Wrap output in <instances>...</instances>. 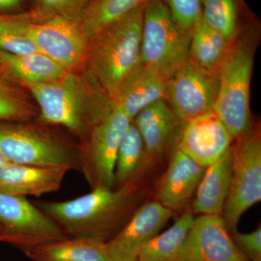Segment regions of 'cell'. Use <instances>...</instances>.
I'll return each mask as SVG.
<instances>
[{
	"label": "cell",
	"instance_id": "1",
	"mask_svg": "<svg viewBox=\"0 0 261 261\" xmlns=\"http://www.w3.org/2000/svg\"><path fill=\"white\" fill-rule=\"evenodd\" d=\"M145 190L139 178L116 189L97 188L66 201L34 202L65 234L109 241L142 205Z\"/></svg>",
	"mask_w": 261,
	"mask_h": 261
},
{
	"label": "cell",
	"instance_id": "2",
	"mask_svg": "<svg viewBox=\"0 0 261 261\" xmlns=\"http://www.w3.org/2000/svg\"><path fill=\"white\" fill-rule=\"evenodd\" d=\"M145 4L103 27L89 39L85 65L92 81L111 100L143 65L140 50Z\"/></svg>",
	"mask_w": 261,
	"mask_h": 261
},
{
	"label": "cell",
	"instance_id": "3",
	"mask_svg": "<svg viewBox=\"0 0 261 261\" xmlns=\"http://www.w3.org/2000/svg\"><path fill=\"white\" fill-rule=\"evenodd\" d=\"M39 107L41 123L67 128L84 138L112 111V100L101 89H89L75 73L45 83L24 84Z\"/></svg>",
	"mask_w": 261,
	"mask_h": 261
},
{
	"label": "cell",
	"instance_id": "4",
	"mask_svg": "<svg viewBox=\"0 0 261 261\" xmlns=\"http://www.w3.org/2000/svg\"><path fill=\"white\" fill-rule=\"evenodd\" d=\"M247 38L230 44L219 68V92L214 109L233 140L252 128L250 88L254 45Z\"/></svg>",
	"mask_w": 261,
	"mask_h": 261
},
{
	"label": "cell",
	"instance_id": "5",
	"mask_svg": "<svg viewBox=\"0 0 261 261\" xmlns=\"http://www.w3.org/2000/svg\"><path fill=\"white\" fill-rule=\"evenodd\" d=\"M29 122H0V152L9 162L80 170L79 147Z\"/></svg>",
	"mask_w": 261,
	"mask_h": 261
},
{
	"label": "cell",
	"instance_id": "6",
	"mask_svg": "<svg viewBox=\"0 0 261 261\" xmlns=\"http://www.w3.org/2000/svg\"><path fill=\"white\" fill-rule=\"evenodd\" d=\"M191 37L176 23L162 0L146 3L141 40L142 64L169 78L188 61Z\"/></svg>",
	"mask_w": 261,
	"mask_h": 261
},
{
	"label": "cell",
	"instance_id": "7",
	"mask_svg": "<svg viewBox=\"0 0 261 261\" xmlns=\"http://www.w3.org/2000/svg\"><path fill=\"white\" fill-rule=\"evenodd\" d=\"M132 121L119 108L94 126L79 147L80 171L92 190L114 189L118 149Z\"/></svg>",
	"mask_w": 261,
	"mask_h": 261
},
{
	"label": "cell",
	"instance_id": "8",
	"mask_svg": "<svg viewBox=\"0 0 261 261\" xmlns=\"http://www.w3.org/2000/svg\"><path fill=\"white\" fill-rule=\"evenodd\" d=\"M234 141L231 187L221 214L229 233L238 230L244 213L261 200L260 132L252 127Z\"/></svg>",
	"mask_w": 261,
	"mask_h": 261
},
{
	"label": "cell",
	"instance_id": "9",
	"mask_svg": "<svg viewBox=\"0 0 261 261\" xmlns=\"http://www.w3.org/2000/svg\"><path fill=\"white\" fill-rule=\"evenodd\" d=\"M0 227L3 243L25 253L34 247L67 238L64 231L27 197L0 191Z\"/></svg>",
	"mask_w": 261,
	"mask_h": 261
},
{
	"label": "cell",
	"instance_id": "10",
	"mask_svg": "<svg viewBox=\"0 0 261 261\" xmlns=\"http://www.w3.org/2000/svg\"><path fill=\"white\" fill-rule=\"evenodd\" d=\"M24 35L32 39L39 51L75 73L85 65L88 41L80 25V17L60 15L34 21L19 15Z\"/></svg>",
	"mask_w": 261,
	"mask_h": 261
},
{
	"label": "cell",
	"instance_id": "11",
	"mask_svg": "<svg viewBox=\"0 0 261 261\" xmlns=\"http://www.w3.org/2000/svg\"><path fill=\"white\" fill-rule=\"evenodd\" d=\"M219 70L211 71L187 61L168 78L166 102L184 123L214 111Z\"/></svg>",
	"mask_w": 261,
	"mask_h": 261
},
{
	"label": "cell",
	"instance_id": "12",
	"mask_svg": "<svg viewBox=\"0 0 261 261\" xmlns=\"http://www.w3.org/2000/svg\"><path fill=\"white\" fill-rule=\"evenodd\" d=\"M174 261H248L233 243L221 216L199 215Z\"/></svg>",
	"mask_w": 261,
	"mask_h": 261
},
{
	"label": "cell",
	"instance_id": "13",
	"mask_svg": "<svg viewBox=\"0 0 261 261\" xmlns=\"http://www.w3.org/2000/svg\"><path fill=\"white\" fill-rule=\"evenodd\" d=\"M173 211L153 200L142 204L107 244L111 261H137L139 252L167 224Z\"/></svg>",
	"mask_w": 261,
	"mask_h": 261
},
{
	"label": "cell",
	"instance_id": "14",
	"mask_svg": "<svg viewBox=\"0 0 261 261\" xmlns=\"http://www.w3.org/2000/svg\"><path fill=\"white\" fill-rule=\"evenodd\" d=\"M233 141L224 123L212 111L184 123L176 147L206 168L219 160Z\"/></svg>",
	"mask_w": 261,
	"mask_h": 261
},
{
	"label": "cell",
	"instance_id": "15",
	"mask_svg": "<svg viewBox=\"0 0 261 261\" xmlns=\"http://www.w3.org/2000/svg\"><path fill=\"white\" fill-rule=\"evenodd\" d=\"M205 171V168L176 147L166 172L155 187V200L173 213L186 211Z\"/></svg>",
	"mask_w": 261,
	"mask_h": 261
},
{
	"label": "cell",
	"instance_id": "16",
	"mask_svg": "<svg viewBox=\"0 0 261 261\" xmlns=\"http://www.w3.org/2000/svg\"><path fill=\"white\" fill-rule=\"evenodd\" d=\"M66 166H40L8 163L0 174V191L10 195L35 196L56 192L61 189Z\"/></svg>",
	"mask_w": 261,
	"mask_h": 261
},
{
	"label": "cell",
	"instance_id": "17",
	"mask_svg": "<svg viewBox=\"0 0 261 261\" xmlns=\"http://www.w3.org/2000/svg\"><path fill=\"white\" fill-rule=\"evenodd\" d=\"M133 122L145 145L147 167L162 156L184 123L164 99L144 108Z\"/></svg>",
	"mask_w": 261,
	"mask_h": 261
},
{
	"label": "cell",
	"instance_id": "18",
	"mask_svg": "<svg viewBox=\"0 0 261 261\" xmlns=\"http://www.w3.org/2000/svg\"><path fill=\"white\" fill-rule=\"evenodd\" d=\"M168 85V76L142 65L113 99V106L121 109L133 121L149 105L161 99L166 101Z\"/></svg>",
	"mask_w": 261,
	"mask_h": 261
},
{
	"label": "cell",
	"instance_id": "19",
	"mask_svg": "<svg viewBox=\"0 0 261 261\" xmlns=\"http://www.w3.org/2000/svg\"><path fill=\"white\" fill-rule=\"evenodd\" d=\"M233 168V144L219 160L205 168L191 210L194 214L221 216L227 199Z\"/></svg>",
	"mask_w": 261,
	"mask_h": 261
},
{
	"label": "cell",
	"instance_id": "20",
	"mask_svg": "<svg viewBox=\"0 0 261 261\" xmlns=\"http://www.w3.org/2000/svg\"><path fill=\"white\" fill-rule=\"evenodd\" d=\"M25 254L32 261H111L106 242L85 238L67 237Z\"/></svg>",
	"mask_w": 261,
	"mask_h": 261
},
{
	"label": "cell",
	"instance_id": "21",
	"mask_svg": "<svg viewBox=\"0 0 261 261\" xmlns=\"http://www.w3.org/2000/svg\"><path fill=\"white\" fill-rule=\"evenodd\" d=\"M0 64L2 70L22 84L53 82L69 73L41 51L15 56L0 51Z\"/></svg>",
	"mask_w": 261,
	"mask_h": 261
},
{
	"label": "cell",
	"instance_id": "22",
	"mask_svg": "<svg viewBox=\"0 0 261 261\" xmlns=\"http://www.w3.org/2000/svg\"><path fill=\"white\" fill-rule=\"evenodd\" d=\"M195 219L191 209L184 211L171 227L141 248L137 261H174Z\"/></svg>",
	"mask_w": 261,
	"mask_h": 261
},
{
	"label": "cell",
	"instance_id": "23",
	"mask_svg": "<svg viewBox=\"0 0 261 261\" xmlns=\"http://www.w3.org/2000/svg\"><path fill=\"white\" fill-rule=\"evenodd\" d=\"M250 17L242 0H202L204 21L230 44L238 38L243 20Z\"/></svg>",
	"mask_w": 261,
	"mask_h": 261
},
{
	"label": "cell",
	"instance_id": "24",
	"mask_svg": "<svg viewBox=\"0 0 261 261\" xmlns=\"http://www.w3.org/2000/svg\"><path fill=\"white\" fill-rule=\"evenodd\" d=\"M229 46L230 43L202 18L192 33L188 60L203 69L218 71Z\"/></svg>",
	"mask_w": 261,
	"mask_h": 261
},
{
	"label": "cell",
	"instance_id": "25",
	"mask_svg": "<svg viewBox=\"0 0 261 261\" xmlns=\"http://www.w3.org/2000/svg\"><path fill=\"white\" fill-rule=\"evenodd\" d=\"M147 168L145 145L133 121L118 149L115 168L114 189L119 188L139 178Z\"/></svg>",
	"mask_w": 261,
	"mask_h": 261
},
{
	"label": "cell",
	"instance_id": "26",
	"mask_svg": "<svg viewBox=\"0 0 261 261\" xmlns=\"http://www.w3.org/2000/svg\"><path fill=\"white\" fill-rule=\"evenodd\" d=\"M148 0H93L80 15V22L87 41L103 27L129 13Z\"/></svg>",
	"mask_w": 261,
	"mask_h": 261
},
{
	"label": "cell",
	"instance_id": "27",
	"mask_svg": "<svg viewBox=\"0 0 261 261\" xmlns=\"http://www.w3.org/2000/svg\"><path fill=\"white\" fill-rule=\"evenodd\" d=\"M38 114L18 89L0 80V122L30 121Z\"/></svg>",
	"mask_w": 261,
	"mask_h": 261
},
{
	"label": "cell",
	"instance_id": "28",
	"mask_svg": "<svg viewBox=\"0 0 261 261\" xmlns=\"http://www.w3.org/2000/svg\"><path fill=\"white\" fill-rule=\"evenodd\" d=\"M89 3V0H37L32 10L25 15L34 21H44L60 15L80 17Z\"/></svg>",
	"mask_w": 261,
	"mask_h": 261
},
{
	"label": "cell",
	"instance_id": "29",
	"mask_svg": "<svg viewBox=\"0 0 261 261\" xmlns=\"http://www.w3.org/2000/svg\"><path fill=\"white\" fill-rule=\"evenodd\" d=\"M173 18L183 30L192 34L202 19V0H162Z\"/></svg>",
	"mask_w": 261,
	"mask_h": 261
},
{
	"label": "cell",
	"instance_id": "30",
	"mask_svg": "<svg viewBox=\"0 0 261 261\" xmlns=\"http://www.w3.org/2000/svg\"><path fill=\"white\" fill-rule=\"evenodd\" d=\"M231 233L233 243L248 261H261V227L250 233L239 232L238 230Z\"/></svg>",
	"mask_w": 261,
	"mask_h": 261
},
{
	"label": "cell",
	"instance_id": "31",
	"mask_svg": "<svg viewBox=\"0 0 261 261\" xmlns=\"http://www.w3.org/2000/svg\"><path fill=\"white\" fill-rule=\"evenodd\" d=\"M21 3L22 0H0V10L15 9Z\"/></svg>",
	"mask_w": 261,
	"mask_h": 261
},
{
	"label": "cell",
	"instance_id": "32",
	"mask_svg": "<svg viewBox=\"0 0 261 261\" xmlns=\"http://www.w3.org/2000/svg\"><path fill=\"white\" fill-rule=\"evenodd\" d=\"M8 163H9V161L5 157L4 154L0 152V174L3 172V170L5 169V166L8 165Z\"/></svg>",
	"mask_w": 261,
	"mask_h": 261
},
{
	"label": "cell",
	"instance_id": "33",
	"mask_svg": "<svg viewBox=\"0 0 261 261\" xmlns=\"http://www.w3.org/2000/svg\"><path fill=\"white\" fill-rule=\"evenodd\" d=\"M0 242H3V230L1 227H0Z\"/></svg>",
	"mask_w": 261,
	"mask_h": 261
},
{
	"label": "cell",
	"instance_id": "34",
	"mask_svg": "<svg viewBox=\"0 0 261 261\" xmlns=\"http://www.w3.org/2000/svg\"><path fill=\"white\" fill-rule=\"evenodd\" d=\"M2 71H3V70H2L1 64H0V74H1Z\"/></svg>",
	"mask_w": 261,
	"mask_h": 261
},
{
	"label": "cell",
	"instance_id": "35",
	"mask_svg": "<svg viewBox=\"0 0 261 261\" xmlns=\"http://www.w3.org/2000/svg\"><path fill=\"white\" fill-rule=\"evenodd\" d=\"M93 1V0H89V2Z\"/></svg>",
	"mask_w": 261,
	"mask_h": 261
}]
</instances>
